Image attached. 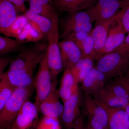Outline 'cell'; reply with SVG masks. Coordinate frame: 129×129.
Here are the masks:
<instances>
[{"instance_id": "6da1fadb", "label": "cell", "mask_w": 129, "mask_h": 129, "mask_svg": "<svg viewBox=\"0 0 129 129\" xmlns=\"http://www.w3.org/2000/svg\"><path fill=\"white\" fill-rule=\"evenodd\" d=\"M32 88H17L0 110V129H10L24 103L28 100Z\"/></svg>"}, {"instance_id": "7a4b0ae2", "label": "cell", "mask_w": 129, "mask_h": 129, "mask_svg": "<svg viewBox=\"0 0 129 129\" xmlns=\"http://www.w3.org/2000/svg\"><path fill=\"white\" fill-rule=\"evenodd\" d=\"M129 67V57L116 51L102 56L95 67L105 75L108 81L125 75Z\"/></svg>"}, {"instance_id": "3957f363", "label": "cell", "mask_w": 129, "mask_h": 129, "mask_svg": "<svg viewBox=\"0 0 129 129\" xmlns=\"http://www.w3.org/2000/svg\"><path fill=\"white\" fill-rule=\"evenodd\" d=\"M52 26L47 36L48 40L46 55L53 81H56L57 75L63 69L59 45L58 22L57 13L51 19Z\"/></svg>"}, {"instance_id": "277c9868", "label": "cell", "mask_w": 129, "mask_h": 129, "mask_svg": "<svg viewBox=\"0 0 129 129\" xmlns=\"http://www.w3.org/2000/svg\"><path fill=\"white\" fill-rule=\"evenodd\" d=\"M96 21L88 10L68 13L61 19L62 33L59 39H66L74 33L84 32L90 33L92 30V23Z\"/></svg>"}, {"instance_id": "5b68a950", "label": "cell", "mask_w": 129, "mask_h": 129, "mask_svg": "<svg viewBox=\"0 0 129 129\" xmlns=\"http://www.w3.org/2000/svg\"><path fill=\"white\" fill-rule=\"evenodd\" d=\"M83 113L88 118L85 128L91 129H109V117L104 107L93 97L84 94Z\"/></svg>"}, {"instance_id": "8992f818", "label": "cell", "mask_w": 129, "mask_h": 129, "mask_svg": "<svg viewBox=\"0 0 129 129\" xmlns=\"http://www.w3.org/2000/svg\"><path fill=\"white\" fill-rule=\"evenodd\" d=\"M47 47L46 44L38 42L32 46L24 47L16 58L12 60L8 71L35 69L44 56Z\"/></svg>"}, {"instance_id": "52a82bcc", "label": "cell", "mask_w": 129, "mask_h": 129, "mask_svg": "<svg viewBox=\"0 0 129 129\" xmlns=\"http://www.w3.org/2000/svg\"><path fill=\"white\" fill-rule=\"evenodd\" d=\"M46 52L39 63V70L34 80V86L36 90L34 103L39 111L41 103L51 92L53 81Z\"/></svg>"}, {"instance_id": "ba28073f", "label": "cell", "mask_w": 129, "mask_h": 129, "mask_svg": "<svg viewBox=\"0 0 129 129\" xmlns=\"http://www.w3.org/2000/svg\"><path fill=\"white\" fill-rule=\"evenodd\" d=\"M82 98L78 85L73 94L63 103V111L61 118L67 129L72 128L74 123L81 114L80 107Z\"/></svg>"}, {"instance_id": "9c48e42d", "label": "cell", "mask_w": 129, "mask_h": 129, "mask_svg": "<svg viewBox=\"0 0 129 129\" xmlns=\"http://www.w3.org/2000/svg\"><path fill=\"white\" fill-rule=\"evenodd\" d=\"M34 103L28 100L16 117L10 129H35L39 122V112Z\"/></svg>"}, {"instance_id": "30bf717a", "label": "cell", "mask_w": 129, "mask_h": 129, "mask_svg": "<svg viewBox=\"0 0 129 129\" xmlns=\"http://www.w3.org/2000/svg\"><path fill=\"white\" fill-rule=\"evenodd\" d=\"M124 6L120 0H98L87 10L95 19L96 24L112 17Z\"/></svg>"}, {"instance_id": "8fae6325", "label": "cell", "mask_w": 129, "mask_h": 129, "mask_svg": "<svg viewBox=\"0 0 129 129\" xmlns=\"http://www.w3.org/2000/svg\"><path fill=\"white\" fill-rule=\"evenodd\" d=\"M121 15L120 10L112 17L95 24V27L90 32L94 41L95 50L101 57L103 56L102 52L110 28L114 22L120 18Z\"/></svg>"}, {"instance_id": "7c38bea8", "label": "cell", "mask_w": 129, "mask_h": 129, "mask_svg": "<svg viewBox=\"0 0 129 129\" xmlns=\"http://www.w3.org/2000/svg\"><path fill=\"white\" fill-rule=\"evenodd\" d=\"M57 84V80L53 81L51 92L40 105V111L44 116L58 118L62 115L63 106L59 100Z\"/></svg>"}, {"instance_id": "4fadbf2b", "label": "cell", "mask_w": 129, "mask_h": 129, "mask_svg": "<svg viewBox=\"0 0 129 129\" xmlns=\"http://www.w3.org/2000/svg\"><path fill=\"white\" fill-rule=\"evenodd\" d=\"M108 81L105 75L94 67L82 82L84 94L94 97L104 88Z\"/></svg>"}, {"instance_id": "5bb4252c", "label": "cell", "mask_w": 129, "mask_h": 129, "mask_svg": "<svg viewBox=\"0 0 129 129\" xmlns=\"http://www.w3.org/2000/svg\"><path fill=\"white\" fill-rule=\"evenodd\" d=\"M16 8L9 1H0V32L10 36L12 27L17 19Z\"/></svg>"}, {"instance_id": "9a60e30c", "label": "cell", "mask_w": 129, "mask_h": 129, "mask_svg": "<svg viewBox=\"0 0 129 129\" xmlns=\"http://www.w3.org/2000/svg\"><path fill=\"white\" fill-rule=\"evenodd\" d=\"M59 45L63 69L70 68L81 59V51L73 42L63 40Z\"/></svg>"}, {"instance_id": "2e32d148", "label": "cell", "mask_w": 129, "mask_h": 129, "mask_svg": "<svg viewBox=\"0 0 129 129\" xmlns=\"http://www.w3.org/2000/svg\"><path fill=\"white\" fill-rule=\"evenodd\" d=\"M126 34L119 18L113 24L110 28L102 52L103 55L113 52L119 47L123 42Z\"/></svg>"}, {"instance_id": "e0dca14e", "label": "cell", "mask_w": 129, "mask_h": 129, "mask_svg": "<svg viewBox=\"0 0 129 129\" xmlns=\"http://www.w3.org/2000/svg\"><path fill=\"white\" fill-rule=\"evenodd\" d=\"M98 0H53L54 7L61 12L68 13L81 11L89 9L96 3Z\"/></svg>"}, {"instance_id": "ac0fdd59", "label": "cell", "mask_w": 129, "mask_h": 129, "mask_svg": "<svg viewBox=\"0 0 129 129\" xmlns=\"http://www.w3.org/2000/svg\"><path fill=\"white\" fill-rule=\"evenodd\" d=\"M100 103L107 112L109 129H129V117L124 108L109 107Z\"/></svg>"}, {"instance_id": "d6986e66", "label": "cell", "mask_w": 129, "mask_h": 129, "mask_svg": "<svg viewBox=\"0 0 129 129\" xmlns=\"http://www.w3.org/2000/svg\"><path fill=\"white\" fill-rule=\"evenodd\" d=\"M35 68L6 72L10 82L16 88H32L34 86Z\"/></svg>"}, {"instance_id": "ffe728a7", "label": "cell", "mask_w": 129, "mask_h": 129, "mask_svg": "<svg viewBox=\"0 0 129 129\" xmlns=\"http://www.w3.org/2000/svg\"><path fill=\"white\" fill-rule=\"evenodd\" d=\"M27 1L31 12L51 20L57 13L52 0H27Z\"/></svg>"}, {"instance_id": "44dd1931", "label": "cell", "mask_w": 129, "mask_h": 129, "mask_svg": "<svg viewBox=\"0 0 129 129\" xmlns=\"http://www.w3.org/2000/svg\"><path fill=\"white\" fill-rule=\"evenodd\" d=\"M78 85L75 83L70 69L64 70L58 89L59 96L63 102L72 96Z\"/></svg>"}, {"instance_id": "7402d4cb", "label": "cell", "mask_w": 129, "mask_h": 129, "mask_svg": "<svg viewBox=\"0 0 129 129\" xmlns=\"http://www.w3.org/2000/svg\"><path fill=\"white\" fill-rule=\"evenodd\" d=\"M94 98L100 103L109 107L124 108L129 104V99L115 96L103 89Z\"/></svg>"}, {"instance_id": "603a6c76", "label": "cell", "mask_w": 129, "mask_h": 129, "mask_svg": "<svg viewBox=\"0 0 129 129\" xmlns=\"http://www.w3.org/2000/svg\"><path fill=\"white\" fill-rule=\"evenodd\" d=\"M28 21L39 31L43 37H47L51 28V20L46 17L32 12L29 9L24 13Z\"/></svg>"}, {"instance_id": "cb8c5ba5", "label": "cell", "mask_w": 129, "mask_h": 129, "mask_svg": "<svg viewBox=\"0 0 129 129\" xmlns=\"http://www.w3.org/2000/svg\"><path fill=\"white\" fill-rule=\"evenodd\" d=\"M16 88L10 82L6 72L0 74V110L4 107Z\"/></svg>"}, {"instance_id": "d4e9b609", "label": "cell", "mask_w": 129, "mask_h": 129, "mask_svg": "<svg viewBox=\"0 0 129 129\" xmlns=\"http://www.w3.org/2000/svg\"><path fill=\"white\" fill-rule=\"evenodd\" d=\"M23 42L10 39L8 37L0 36V54L2 55L10 52L21 51L24 47Z\"/></svg>"}, {"instance_id": "484cf974", "label": "cell", "mask_w": 129, "mask_h": 129, "mask_svg": "<svg viewBox=\"0 0 129 129\" xmlns=\"http://www.w3.org/2000/svg\"><path fill=\"white\" fill-rule=\"evenodd\" d=\"M79 48L82 52V58H89L97 61L101 57L95 50L94 41L90 34Z\"/></svg>"}, {"instance_id": "4316f807", "label": "cell", "mask_w": 129, "mask_h": 129, "mask_svg": "<svg viewBox=\"0 0 129 129\" xmlns=\"http://www.w3.org/2000/svg\"><path fill=\"white\" fill-rule=\"evenodd\" d=\"M103 89L115 96L129 99V93L127 90L114 79L108 81Z\"/></svg>"}, {"instance_id": "83f0119b", "label": "cell", "mask_w": 129, "mask_h": 129, "mask_svg": "<svg viewBox=\"0 0 129 129\" xmlns=\"http://www.w3.org/2000/svg\"><path fill=\"white\" fill-rule=\"evenodd\" d=\"M35 129H61L58 118L44 116Z\"/></svg>"}, {"instance_id": "f1b7e54d", "label": "cell", "mask_w": 129, "mask_h": 129, "mask_svg": "<svg viewBox=\"0 0 129 129\" xmlns=\"http://www.w3.org/2000/svg\"><path fill=\"white\" fill-rule=\"evenodd\" d=\"M83 61L77 79V83L82 82L86 76L94 67L95 60L89 58H83Z\"/></svg>"}, {"instance_id": "f546056e", "label": "cell", "mask_w": 129, "mask_h": 129, "mask_svg": "<svg viewBox=\"0 0 129 129\" xmlns=\"http://www.w3.org/2000/svg\"><path fill=\"white\" fill-rule=\"evenodd\" d=\"M121 15L119 19L122 27L126 34L129 33V5L121 9Z\"/></svg>"}, {"instance_id": "4dcf8cb0", "label": "cell", "mask_w": 129, "mask_h": 129, "mask_svg": "<svg viewBox=\"0 0 129 129\" xmlns=\"http://www.w3.org/2000/svg\"><path fill=\"white\" fill-rule=\"evenodd\" d=\"M90 34V32L88 33L84 32L74 33L69 35L65 40H70L73 42L79 47L80 46L82 42Z\"/></svg>"}, {"instance_id": "1f68e13d", "label": "cell", "mask_w": 129, "mask_h": 129, "mask_svg": "<svg viewBox=\"0 0 129 129\" xmlns=\"http://www.w3.org/2000/svg\"><path fill=\"white\" fill-rule=\"evenodd\" d=\"M115 51L123 53L129 57V33L125 36L122 45Z\"/></svg>"}, {"instance_id": "d6a6232c", "label": "cell", "mask_w": 129, "mask_h": 129, "mask_svg": "<svg viewBox=\"0 0 129 129\" xmlns=\"http://www.w3.org/2000/svg\"><path fill=\"white\" fill-rule=\"evenodd\" d=\"M9 1L12 3L19 12L25 13L27 10L25 5V2L27 0H9Z\"/></svg>"}, {"instance_id": "836d02e7", "label": "cell", "mask_w": 129, "mask_h": 129, "mask_svg": "<svg viewBox=\"0 0 129 129\" xmlns=\"http://www.w3.org/2000/svg\"><path fill=\"white\" fill-rule=\"evenodd\" d=\"M120 84L129 93V77L125 75L113 79Z\"/></svg>"}, {"instance_id": "e575fe53", "label": "cell", "mask_w": 129, "mask_h": 129, "mask_svg": "<svg viewBox=\"0 0 129 129\" xmlns=\"http://www.w3.org/2000/svg\"><path fill=\"white\" fill-rule=\"evenodd\" d=\"M85 115L83 113H81L80 117L74 123L73 128L70 129H85Z\"/></svg>"}, {"instance_id": "d590c367", "label": "cell", "mask_w": 129, "mask_h": 129, "mask_svg": "<svg viewBox=\"0 0 129 129\" xmlns=\"http://www.w3.org/2000/svg\"><path fill=\"white\" fill-rule=\"evenodd\" d=\"M10 59L8 58H1L0 60V74L5 73L4 70L10 62Z\"/></svg>"}, {"instance_id": "8d00e7d4", "label": "cell", "mask_w": 129, "mask_h": 129, "mask_svg": "<svg viewBox=\"0 0 129 129\" xmlns=\"http://www.w3.org/2000/svg\"><path fill=\"white\" fill-rule=\"evenodd\" d=\"M120 1L124 4V6L129 4V0H120Z\"/></svg>"}, {"instance_id": "74e56055", "label": "cell", "mask_w": 129, "mask_h": 129, "mask_svg": "<svg viewBox=\"0 0 129 129\" xmlns=\"http://www.w3.org/2000/svg\"><path fill=\"white\" fill-rule=\"evenodd\" d=\"M124 109L126 112H127L129 117V104L126 106Z\"/></svg>"}, {"instance_id": "f35d334b", "label": "cell", "mask_w": 129, "mask_h": 129, "mask_svg": "<svg viewBox=\"0 0 129 129\" xmlns=\"http://www.w3.org/2000/svg\"><path fill=\"white\" fill-rule=\"evenodd\" d=\"M125 75L129 77V67L128 69V70H127V73H126V74H125Z\"/></svg>"}, {"instance_id": "ab89813d", "label": "cell", "mask_w": 129, "mask_h": 129, "mask_svg": "<svg viewBox=\"0 0 129 129\" xmlns=\"http://www.w3.org/2000/svg\"><path fill=\"white\" fill-rule=\"evenodd\" d=\"M9 1V0H0V1Z\"/></svg>"}, {"instance_id": "60d3db41", "label": "cell", "mask_w": 129, "mask_h": 129, "mask_svg": "<svg viewBox=\"0 0 129 129\" xmlns=\"http://www.w3.org/2000/svg\"><path fill=\"white\" fill-rule=\"evenodd\" d=\"M85 129H88V128H86L85 127Z\"/></svg>"}, {"instance_id": "b9f144b4", "label": "cell", "mask_w": 129, "mask_h": 129, "mask_svg": "<svg viewBox=\"0 0 129 129\" xmlns=\"http://www.w3.org/2000/svg\"><path fill=\"white\" fill-rule=\"evenodd\" d=\"M52 1H53V0H52Z\"/></svg>"}, {"instance_id": "7bdbcfd3", "label": "cell", "mask_w": 129, "mask_h": 129, "mask_svg": "<svg viewBox=\"0 0 129 129\" xmlns=\"http://www.w3.org/2000/svg\"></svg>"}, {"instance_id": "ee69618b", "label": "cell", "mask_w": 129, "mask_h": 129, "mask_svg": "<svg viewBox=\"0 0 129 129\" xmlns=\"http://www.w3.org/2000/svg\"></svg>"}]
</instances>
